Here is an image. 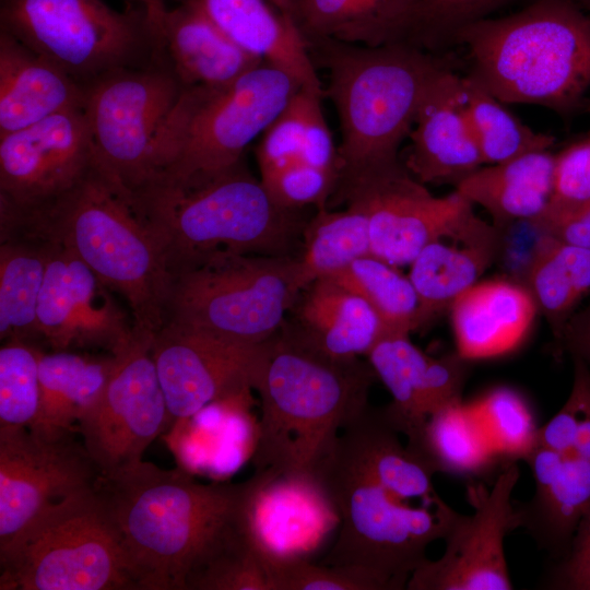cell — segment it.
Instances as JSON below:
<instances>
[{
    "label": "cell",
    "instance_id": "cell-1",
    "mask_svg": "<svg viewBox=\"0 0 590 590\" xmlns=\"http://www.w3.org/2000/svg\"><path fill=\"white\" fill-rule=\"evenodd\" d=\"M252 485L197 482L142 461L95 491L119 534L138 590H185L192 567L238 520Z\"/></svg>",
    "mask_w": 590,
    "mask_h": 590
},
{
    "label": "cell",
    "instance_id": "cell-2",
    "mask_svg": "<svg viewBox=\"0 0 590 590\" xmlns=\"http://www.w3.org/2000/svg\"><path fill=\"white\" fill-rule=\"evenodd\" d=\"M0 225L71 250L127 300L135 331L154 335L166 322L172 274L163 248L131 190L96 161L54 201L24 213L1 209Z\"/></svg>",
    "mask_w": 590,
    "mask_h": 590
},
{
    "label": "cell",
    "instance_id": "cell-3",
    "mask_svg": "<svg viewBox=\"0 0 590 590\" xmlns=\"http://www.w3.org/2000/svg\"><path fill=\"white\" fill-rule=\"evenodd\" d=\"M377 376L358 357H331L286 326L267 343L255 389L261 416L253 447L256 470L311 475L342 427L368 404Z\"/></svg>",
    "mask_w": 590,
    "mask_h": 590
},
{
    "label": "cell",
    "instance_id": "cell-4",
    "mask_svg": "<svg viewBox=\"0 0 590 590\" xmlns=\"http://www.w3.org/2000/svg\"><path fill=\"white\" fill-rule=\"evenodd\" d=\"M131 192L172 278L222 251L294 256L308 221L279 204L243 162L200 184L156 177Z\"/></svg>",
    "mask_w": 590,
    "mask_h": 590
},
{
    "label": "cell",
    "instance_id": "cell-5",
    "mask_svg": "<svg viewBox=\"0 0 590 590\" xmlns=\"http://www.w3.org/2000/svg\"><path fill=\"white\" fill-rule=\"evenodd\" d=\"M465 74L504 104L574 110L590 88V15L574 0H536L463 28Z\"/></svg>",
    "mask_w": 590,
    "mask_h": 590
},
{
    "label": "cell",
    "instance_id": "cell-6",
    "mask_svg": "<svg viewBox=\"0 0 590 590\" xmlns=\"http://www.w3.org/2000/svg\"><path fill=\"white\" fill-rule=\"evenodd\" d=\"M308 47L328 70L324 95L340 120L339 180L398 162L423 95L449 59L410 43L366 47L326 39Z\"/></svg>",
    "mask_w": 590,
    "mask_h": 590
},
{
    "label": "cell",
    "instance_id": "cell-7",
    "mask_svg": "<svg viewBox=\"0 0 590 590\" xmlns=\"http://www.w3.org/2000/svg\"><path fill=\"white\" fill-rule=\"evenodd\" d=\"M311 476L339 519L320 563L363 568L387 590L406 588L428 545L444 538L451 507L442 498L436 507L402 498L337 440Z\"/></svg>",
    "mask_w": 590,
    "mask_h": 590
},
{
    "label": "cell",
    "instance_id": "cell-8",
    "mask_svg": "<svg viewBox=\"0 0 590 590\" xmlns=\"http://www.w3.org/2000/svg\"><path fill=\"white\" fill-rule=\"evenodd\" d=\"M300 87L263 62L224 88H185L164 135L156 177L194 185L235 167Z\"/></svg>",
    "mask_w": 590,
    "mask_h": 590
},
{
    "label": "cell",
    "instance_id": "cell-9",
    "mask_svg": "<svg viewBox=\"0 0 590 590\" xmlns=\"http://www.w3.org/2000/svg\"><path fill=\"white\" fill-rule=\"evenodd\" d=\"M307 286L298 257L222 251L173 275L166 321L262 344Z\"/></svg>",
    "mask_w": 590,
    "mask_h": 590
},
{
    "label": "cell",
    "instance_id": "cell-10",
    "mask_svg": "<svg viewBox=\"0 0 590 590\" xmlns=\"http://www.w3.org/2000/svg\"><path fill=\"white\" fill-rule=\"evenodd\" d=\"M1 590H138L95 488L64 499L0 551Z\"/></svg>",
    "mask_w": 590,
    "mask_h": 590
},
{
    "label": "cell",
    "instance_id": "cell-11",
    "mask_svg": "<svg viewBox=\"0 0 590 590\" xmlns=\"http://www.w3.org/2000/svg\"><path fill=\"white\" fill-rule=\"evenodd\" d=\"M1 30L82 85L151 56L145 7L117 11L103 0H3Z\"/></svg>",
    "mask_w": 590,
    "mask_h": 590
},
{
    "label": "cell",
    "instance_id": "cell-12",
    "mask_svg": "<svg viewBox=\"0 0 590 590\" xmlns=\"http://www.w3.org/2000/svg\"><path fill=\"white\" fill-rule=\"evenodd\" d=\"M84 87L96 162L131 190L156 177L164 135L185 90L177 79L157 66L130 67Z\"/></svg>",
    "mask_w": 590,
    "mask_h": 590
},
{
    "label": "cell",
    "instance_id": "cell-13",
    "mask_svg": "<svg viewBox=\"0 0 590 590\" xmlns=\"http://www.w3.org/2000/svg\"><path fill=\"white\" fill-rule=\"evenodd\" d=\"M335 192L365 213L371 255L399 268L474 214L457 190L435 197L400 161L340 179Z\"/></svg>",
    "mask_w": 590,
    "mask_h": 590
},
{
    "label": "cell",
    "instance_id": "cell-14",
    "mask_svg": "<svg viewBox=\"0 0 590 590\" xmlns=\"http://www.w3.org/2000/svg\"><path fill=\"white\" fill-rule=\"evenodd\" d=\"M153 335L133 329L115 357L105 390L80 421L78 433L102 476L143 461L170 418L152 357Z\"/></svg>",
    "mask_w": 590,
    "mask_h": 590
},
{
    "label": "cell",
    "instance_id": "cell-15",
    "mask_svg": "<svg viewBox=\"0 0 590 590\" xmlns=\"http://www.w3.org/2000/svg\"><path fill=\"white\" fill-rule=\"evenodd\" d=\"M517 462L498 473L492 487L472 482L467 499L473 508L462 515L451 508L442 540L445 552L426 558L411 575L409 590H509L504 541L519 528L511 495L519 480Z\"/></svg>",
    "mask_w": 590,
    "mask_h": 590
},
{
    "label": "cell",
    "instance_id": "cell-16",
    "mask_svg": "<svg viewBox=\"0 0 590 590\" xmlns=\"http://www.w3.org/2000/svg\"><path fill=\"white\" fill-rule=\"evenodd\" d=\"M74 435L0 428V551L52 506L95 488L101 473Z\"/></svg>",
    "mask_w": 590,
    "mask_h": 590
},
{
    "label": "cell",
    "instance_id": "cell-17",
    "mask_svg": "<svg viewBox=\"0 0 590 590\" xmlns=\"http://www.w3.org/2000/svg\"><path fill=\"white\" fill-rule=\"evenodd\" d=\"M268 341L243 344L166 321L154 333L151 351L170 417L187 420L255 389Z\"/></svg>",
    "mask_w": 590,
    "mask_h": 590
},
{
    "label": "cell",
    "instance_id": "cell-18",
    "mask_svg": "<svg viewBox=\"0 0 590 590\" xmlns=\"http://www.w3.org/2000/svg\"><path fill=\"white\" fill-rule=\"evenodd\" d=\"M96 161L83 108L0 137V208L36 210L75 186Z\"/></svg>",
    "mask_w": 590,
    "mask_h": 590
},
{
    "label": "cell",
    "instance_id": "cell-19",
    "mask_svg": "<svg viewBox=\"0 0 590 590\" xmlns=\"http://www.w3.org/2000/svg\"><path fill=\"white\" fill-rule=\"evenodd\" d=\"M46 240L48 257L37 306L39 339L54 351L101 347L114 354L131 338L133 322L76 255Z\"/></svg>",
    "mask_w": 590,
    "mask_h": 590
},
{
    "label": "cell",
    "instance_id": "cell-20",
    "mask_svg": "<svg viewBox=\"0 0 590 590\" xmlns=\"http://www.w3.org/2000/svg\"><path fill=\"white\" fill-rule=\"evenodd\" d=\"M243 509L244 527L263 565L308 558L338 516L311 475L284 476L256 470Z\"/></svg>",
    "mask_w": 590,
    "mask_h": 590
},
{
    "label": "cell",
    "instance_id": "cell-21",
    "mask_svg": "<svg viewBox=\"0 0 590 590\" xmlns=\"http://www.w3.org/2000/svg\"><path fill=\"white\" fill-rule=\"evenodd\" d=\"M154 66L168 71L184 88H224L263 61L231 40L198 0L167 9L145 5Z\"/></svg>",
    "mask_w": 590,
    "mask_h": 590
},
{
    "label": "cell",
    "instance_id": "cell-22",
    "mask_svg": "<svg viewBox=\"0 0 590 590\" xmlns=\"http://www.w3.org/2000/svg\"><path fill=\"white\" fill-rule=\"evenodd\" d=\"M409 137L404 165L423 184L456 187L484 165L467 109L463 75L452 64L429 82Z\"/></svg>",
    "mask_w": 590,
    "mask_h": 590
},
{
    "label": "cell",
    "instance_id": "cell-23",
    "mask_svg": "<svg viewBox=\"0 0 590 590\" xmlns=\"http://www.w3.org/2000/svg\"><path fill=\"white\" fill-rule=\"evenodd\" d=\"M366 357L392 397L386 408L406 439L434 413L462 401L471 361L458 352L432 357L411 342L410 334L391 333Z\"/></svg>",
    "mask_w": 590,
    "mask_h": 590
},
{
    "label": "cell",
    "instance_id": "cell-24",
    "mask_svg": "<svg viewBox=\"0 0 590 590\" xmlns=\"http://www.w3.org/2000/svg\"><path fill=\"white\" fill-rule=\"evenodd\" d=\"M535 489L528 502H515L519 528L556 562L571 545L590 509V460L535 445L523 459Z\"/></svg>",
    "mask_w": 590,
    "mask_h": 590
},
{
    "label": "cell",
    "instance_id": "cell-25",
    "mask_svg": "<svg viewBox=\"0 0 590 590\" xmlns=\"http://www.w3.org/2000/svg\"><path fill=\"white\" fill-rule=\"evenodd\" d=\"M499 232L473 214L453 232L426 245L409 264L418 298V330L444 312L495 263Z\"/></svg>",
    "mask_w": 590,
    "mask_h": 590
},
{
    "label": "cell",
    "instance_id": "cell-26",
    "mask_svg": "<svg viewBox=\"0 0 590 590\" xmlns=\"http://www.w3.org/2000/svg\"><path fill=\"white\" fill-rule=\"evenodd\" d=\"M449 312L457 352L473 361L516 349L539 311L526 286L499 276L469 287L452 303Z\"/></svg>",
    "mask_w": 590,
    "mask_h": 590
},
{
    "label": "cell",
    "instance_id": "cell-27",
    "mask_svg": "<svg viewBox=\"0 0 590 590\" xmlns=\"http://www.w3.org/2000/svg\"><path fill=\"white\" fill-rule=\"evenodd\" d=\"M286 328L309 346L340 359L367 355L389 333L376 310L358 294L329 276L310 283Z\"/></svg>",
    "mask_w": 590,
    "mask_h": 590
},
{
    "label": "cell",
    "instance_id": "cell-28",
    "mask_svg": "<svg viewBox=\"0 0 590 590\" xmlns=\"http://www.w3.org/2000/svg\"><path fill=\"white\" fill-rule=\"evenodd\" d=\"M84 101V85L1 30L0 137L83 108Z\"/></svg>",
    "mask_w": 590,
    "mask_h": 590
},
{
    "label": "cell",
    "instance_id": "cell-29",
    "mask_svg": "<svg viewBox=\"0 0 590 590\" xmlns=\"http://www.w3.org/2000/svg\"><path fill=\"white\" fill-rule=\"evenodd\" d=\"M211 21L236 45L281 69L321 96L308 44L291 17L270 0H198Z\"/></svg>",
    "mask_w": 590,
    "mask_h": 590
},
{
    "label": "cell",
    "instance_id": "cell-30",
    "mask_svg": "<svg viewBox=\"0 0 590 590\" xmlns=\"http://www.w3.org/2000/svg\"><path fill=\"white\" fill-rule=\"evenodd\" d=\"M307 44L337 40L366 47L409 43L414 0H279Z\"/></svg>",
    "mask_w": 590,
    "mask_h": 590
},
{
    "label": "cell",
    "instance_id": "cell-31",
    "mask_svg": "<svg viewBox=\"0 0 590 590\" xmlns=\"http://www.w3.org/2000/svg\"><path fill=\"white\" fill-rule=\"evenodd\" d=\"M555 154L535 151L510 161L483 165L455 188L482 206L498 228L542 215L550 202Z\"/></svg>",
    "mask_w": 590,
    "mask_h": 590
},
{
    "label": "cell",
    "instance_id": "cell-32",
    "mask_svg": "<svg viewBox=\"0 0 590 590\" xmlns=\"http://www.w3.org/2000/svg\"><path fill=\"white\" fill-rule=\"evenodd\" d=\"M114 364L113 354L93 357L72 351H42L38 362L40 408L28 428L47 437L78 433L80 421L102 397Z\"/></svg>",
    "mask_w": 590,
    "mask_h": 590
},
{
    "label": "cell",
    "instance_id": "cell-33",
    "mask_svg": "<svg viewBox=\"0 0 590 590\" xmlns=\"http://www.w3.org/2000/svg\"><path fill=\"white\" fill-rule=\"evenodd\" d=\"M406 448L433 474L482 476L503 462L474 405L451 403L406 439Z\"/></svg>",
    "mask_w": 590,
    "mask_h": 590
},
{
    "label": "cell",
    "instance_id": "cell-34",
    "mask_svg": "<svg viewBox=\"0 0 590 590\" xmlns=\"http://www.w3.org/2000/svg\"><path fill=\"white\" fill-rule=\"evenodd\" d=\"M0 233V338L31 342L39 339L37 306L48 243L23 229Z\"/></svg>",
    "mask_w": 590,
    "mask_h": 590
},
{
    "label": "cell",
    "instance_id": "cell-35",
    "mask_svg": "<svg viewBox=\"0 0 590 590\" xmlns=\"http://www.w3.org/2000/svg\"><path fill=\"white\" fill-rule=\"evenodd\" d=\"M526 287L556 345L579 304L590 296V249L550 235L530 269Z\"/></svg>",
    "mask_w": 590,
    "mask_h": 590
},
{
    "label": "cell",
    "instance_id": "cell-36",
    "mask_svg": "<svg viewBox=\"0 0 590 590\" xmlns=\"http://www.w3.org/2000/svg\"><path fill=\"white\" fill-rule=\"evenodd\" d=\"M346 205L343 211L318 209L304 227L297 257L307 285L371 255L365 213L353 204Z\"/></svg>",
    "mask_w": 590,
    "mask_h": 590
},
{
    "label": "cell",
    "instance_id": "cell-37",
    "mask_svg": "<svg viewBox=\"0 0 590 590\" xmlns=\"http://www.w3.org/2000/svg\"><path fill=\"white\" fill-rule=\"evenodd\" d=\"M467 109L484 165L499 164L527 153L550 150L555 138L533 130L503 102L463 75Z\"/></svg>",
    "mask_w": 590,
    "mask_h": 590
},
{
    "label": "cell",
    "instance_id": "cell-38",
    "mask_svg": "<svg viewBox=\"0 0 590 590\" xmlns=\"http://www.w3.org/2000/svg\"><path fill=\"white\" fill-rule=\"evenodd\" d=\"M329 278L362 296L389 333L410 334L418 330V298L409 276L399 267L368 255Z\"/></svg>",
    "mask_w": 590,
    "mask_h": 590
},
{
    "label": "cell",
    "instance_id": "cell-39",
    "mask_svg": "<svg viewBox=\"0 0 590 590\" xmlns=\"http://www.w3.org/2000/svg\"><path fill=\"white\" fill-rule=\"evenodd\" d=\"M241 515L192 567L185 590H272Z\"/></svg>",
    "mask_w": 590,
    "mask_h": 590
},
{
    "label": "cell",
    "instance_id": "cell-40",
    "mask_svg": "<svg viewBox=\"0 0 590 590\" xmlns=\"http://www.w3.org/2000/svg\"><path fill=\"white\" fill-rule=\"evenodd\" d=\"M536 0H414L409 43L438 55L456 45L458 34L469 25L494 17L496 12Z\"/></svg>",
    "mask_w": 590,
    "mask_h": 590
},
{
    "label": "cell",
    "instance_id": "cell-41",
    "mask_svg": "<svg viewBox=\"0 0 590 590\" xmlns=\"http://www.w3.org/2000/svg\"><path fill=\"white\" fill-rule=\"evenodd\" d=\"M28 341L8 340L0 349V428L31 427L39 413L38 362Z\"/></svg>",
    "mask_w": 590,
    "mask_h": 590
},
{
    "label": "cell",
    "instance_id": "cell-42",
    "mask_svg": "<svg viewBox=\"0 0 590 590\" xmlns=\"http://www.w3.org/2000/svg\"><path fill=\"white\" fill-rule=\"evenodd\" d=\"M503 462H517L536 445L538 430L533 413L514 389L497 387L474 404Z\"/></svg>",
    "mask_w": 590,
    "mask_h": 590
},
{
    "label": "cell",
    "instance_id": "cell-43",
    "mask_svg": "<svg viewBox=\"0 0 590 590\" xmlns=\"http://www.w3.org/2000/svg\"><path fill=\"white\" fill-rule=\"evenodd\" d=\"M570 393L559 411L539 427L536 444L590 460V371L577 359Z\"/></svg>",
    "mask_w": 590,
    "mask_h": 590
},
{
    "label": "cell",
    "instance_id": "cell-44",
    "mask_svg": "<svg viewBox=\"0 0 590 590\" xmlns=\"http://www.w3.org/2000/svg\"><path fill=\"white\" fill-rule=\"evenodd\" d=\"M272 590H387L374 574L354 566L297 558L264 564Z\"/></svg>",
    "mask_w": 590,
    "mask_h": 590
},
{
    "label": "cell",
    "instance_id": "cell-45",
    "mask_svg": "<svg viewBox=\"0 0 590 590\" xmlns=\"http://www.w3.org/2000/svg\"><path fill=\"white\" fill-rule=\"evenodd\" d=\"M318 97L323 96L302 86L261 134L256 149L260 175L276 170L291 161L300 158L309 109Z\"/></svg>",
    "mask_w": 590,
    "mask_h": 590
},
{
    "label": "cell",
    "instance_id": "cell-46",
    "mask_svg": "<svg viewBox=\"0 0 590 590\" xmlns=\"http://www.w3.org/2000/svg\"><path fill=\"white\" fill-rule=\"evenodd\" d=\"M590 203V133L555 154L552 193L544 222L568 216Z\"/></svg>",
    "mask_w": 590,
    "mask_h": 590
},
{
    "label": "cell",
    "instance_id": "cell-47",
    "mask_svg": "<svg viewBox=\"0 0 590 590\" xmlns=\"http://www.w3.org/2000/svg\"><path fill=\"white\" fill-rule=\"evenodd\" d=\"M260 180L282 206L302 210L314 205L318 210L327 208L328 199L335 192L339 176L296 158L276 170L260 175Z\"/></svg>",
    "mask_w": 590,
    "mask_h": 590
},
{
    "label": "cell",
    "instance_id": "cell-48",
    "mask_svg": "<svg viewBox=\"0 0 590 590\" xmlns=\"http://www.w3.org/2000/svg\"><path fill=\"white\" fill-rule=\"evenodd\" d=\"M498 232L495 264L503 278L526 286L530 269L551 234L539 217L511 222L498 228Z\"/></svg>",
    "mask_w": 590,
    "mask_h": 590
},
{
    "label": "cell",
    "instance_id": "cell-49",
    "mask_svg": "<svg viewBox=\"0 0 590 590\" xmlns=\"http://www.w3.org/2000/svg\"><path fill=\"white\" fill-rule=\"evenodd\" d=\"M546 588L590 590V509L581 520L567 554L552 568Z\"/></svg>",
    "mask_w": 590,
    "mask_h": 590
},
{
    "label": "cell",
    "instance_id": "cell-50",
    "mask_svg": "<svg viewBox=\"0 0 590 590\" xmlns=\"http://www.w3.org/2000/svg\"><path fill=\"white\" fill-rule=\"evenodd\" d=\"M554 351L581 362L590 371V300L569 319Z\"/></svg>",
    "mask_w": 590,
    "mask_h": 590
},
{
    "label": "cell",
    "instance_id": "cell-51",
    "mask_svg": "<svg viewBox=\"0 0 590 590\" xmlns=\"http://www.w3.org/2000/svg\"><path fill=\"white\" fill-rule=\"evenodd\" d=\"M540 221L556 239L590 249V203L568 216L550 222Z\"/></svg>",
    "mask_w": 590,
    "mask_h": 590
},
{
    "label": "cell",
    "instance_id": "cell-52",
    "mask_svg": "<svg viewBox=\"0 0 590 590\" xmlns=\"http://www.w3.org/2000/svg\"><path fill=\"white\" fill-rule=\"evenodd\" d=\"M580 9L590 15V0H574Z\"/></svg>",
    "mask_w": 590,
    "mask_h": 590
},
{
    "label": "cell",
    "instance_id": "cell-53",
    "mask_svg": "<svg viewBox=\"0 0 590 590\" xmlns=\"http://www.w3.org/2000/svg\"><path fill=\"white\" fill-rule=\"evenodd\" d=\"M139 1L145 5H155V4H165L166 0H139Z\"/></svg>",
    "mask_w": 590,
    "mask_h": 590
},
{
    "label": "cell",
    "instance_id": "cell-54",
    "mask_svg": "<svg viewBox=\"0 0 590 590\" xmlns=\"http://www.w3.org/2000/svg\"><path fill=\"white\" fill-rule=\"evenodd\" d=\"M270 1L278 8L279 0H270Z\"/></svg>",
    "mask_w": 590,
    "mask_h": 590
}]
</instances>
